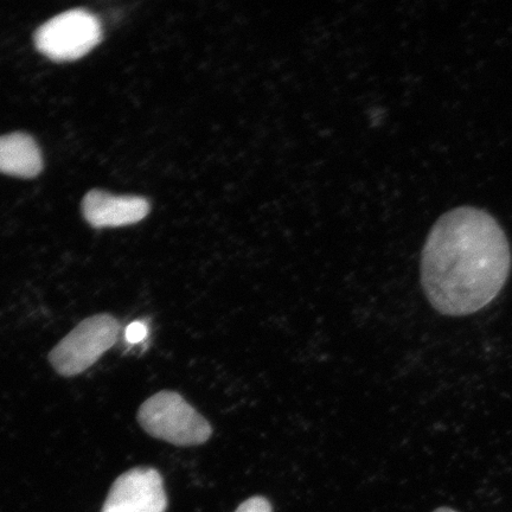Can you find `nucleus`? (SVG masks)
Returning a JSON list of instances; mask_svg holds the SVG:
<instances>
[{
    "mask_svg": "<svg viewBox=\"0 0 512 512\" xmlns=\"http://www.w3.org/2000/svg\"><path fill=\"white\" fill-rule=\"evenodd\" d=\"M510 268L509 241L494 217L460 207L441 216L428 234L421 283L435 310L467 316L498 296Z\"/></svg>",
    "mask_w": 512,
    "mask_h": 512,
    "instance_id": "1",
    "label": "nucleus"
},
{
    "mask_svg": "<svg viewBox=\"0 0 512 512\" xmlns=\"http://www.w3.org/2000/svg\"><path fill=\"white\" fill-rule=\"evenodd\" d=\"M138 422L151 437L176 446L207 443L213 427L182 395L163 390L147 399L138 412Z\"/></svg>",
    "mask_w": 512,
    "mask_h": 512,
    "instance_id": "2",
    "label": "nucleus"
},
{
    "mask_svg": "<svg viewBox=\"0 0 512 512\" xmlns=\"http://www.w3.org/2000/svg\"><path fill=\"white\" fill-rule=\"evenodd\" d=\"M120 331L119 320L107 313L82 320L50 351L51 367L64 377L85 373L114 347Z\"/></svg>",
    "mask_w": 512,
    "mask_h": 512,
    "instance_id": "3",
    "label": "nucleus"
},
{
    "mask_svg": "<svg viewBox=\"0 0 512 512\" xmlns=\"http://www.w3.org/2000/svg\"><path fill=\"white\" fill-rule=\"evenodd\" d=\"M102 40L99 19L86 10H70L51 18L36 31L38 51L50 60H79Z\"/></svg>",
    "mask_w": 512,
    "mask_h": 512,
    "instance_id": "4",
    "label": "nucleus"
},
{
    "mask_svg": "<svg viewBox=\"0 0 512 512\" xmlns=\"http://www.w3.org/2000/svg\"><path fill=\"white\" fill-rule=\"evenodd\" d=\"M168 496L163 477L152 467H136L119 476L101 512H165Z\"/></svg>",
    "mask_w": 512,
    "mask_h": 512,
    "instance_id": "5",
    "label": "nucleus"
},
{
    "mask_svg": "<svg viewBox=\"0 0 512 512\" xmlns=\"http://www.w3.org/2000/svg\"><path fill=\"white\" fill-rule=\"evenodd\" d=\"M82 211L94 228L123 227L143 221L150 213V203L143 197L93 190L83 200Z\"/></svg>",
    "mask_w": 512,
    "mask_h": 512,
    "instance_id": "6",
    "label": "nucleus"
},
{
    "mask_svg": "<svg viewBox=\"0 0 512 512\" xmlns=\"http://www.w3.org/2000/svg\"><path fill=\"white\" fill-rule=\"evenodd\" d=\"M40 147L28 134L12 133L0 137V172L5 175L34 178L41 174Z\"/></svg>",
    "mask_w": 512,
    "mask_h": 512,
    "instance_id": "7",
    "label": "nucleus"
},
{
    "mask_svg": "<svg viewBox=\"0 0 512 512\" xmlns=\"http://www.w3.org/2000/svg\"><path fill=\"white\" fill-rule=\"evenodd\" d=\"M235 512H273V510L268 499L261 496H254L243 502Z\"/></svg>",
    "mask_w": 512,
    "mask_h": 512,
    "instance_id": "8",
    "label": "nucleus"
},
{
    "mask_svg": "<svg viewBox=\"0 0 512 512\" xmlns=\"http://www.w3.org/2000/svg\"><path fill=\"white\" fill-rule=\"evenodd\" d=\"M147 336V326L142 322H133L125 330V338L128 343H139Z\"/></svg>",
    "mask_w": 512,
    "mask_h": 512,
    "instance_id": "9",
    "label": "nucleus"
},
{
    "mask_svg": "<svg viewBox=\"0 0 512 512\" xmlns=\"http://www.w3.org/2000/svg\"><path fill=\"white\" fill-rule=\"evenodd\" d=\"M434 512H457V511H454L450 508H440V509L435 510Z\"/></svg>",
    "mask_w": 512,
    "mask_h": 512,
    "instance_id": "10",
    "label": "nucleus"
}]
</instances>
